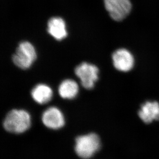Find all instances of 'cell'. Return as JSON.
Wrapping results in <instances>:
<instances>
[{
    "label": "cell",
    "mask_w": 159,
    "mask_h": 159,
    "mask_svg": "<svg viewBox=\"0 0 159 159\" xmlns=\"http://www.w3.org/2000/svg\"><path fill=\"white\" fill-rule=\"evenodd\" d=\"M37 58V53L33 45L29 41H23L18 45L12 56V61L18 68L28 69Z\"/></svg>",
    "instance_id": "obj_3"
},
{
    "label": "cell",
    "mask_w": 159,
    "mask_h": 159,
    "mask_svg": "<svg viewBox=\"0 0 159 159\" xmlns=\"http://www.w3.org/2000/svg\"><path fill=\"white\" fill-rule=\"evenodd\" d=\"M48 32L56 40L65 39L68 35L66 24L63 19L60 17H53L48 22Z\"/></svg>",
    "instance_id": "obj_8"
},
{
    "label": "cell",
    "mask_w": 159,
    "mask_h": 159,
    "mask_svg": "<svg viewBox=\"0 0 159 159\" xmlns=\"http://www.w3.org/2000/svg\"><path fill=\"white\" fill-rule=\"evenodd\" d=\"M42 120L47 127L51 129H60L65 124V117L61 111L55 107H51L43 113Z\"/></svg>",
    "instance_id": "obj_7"
},
{
    "label": "cell",
    "mask_w": 159,
    "mask_h": 159,
    "mask_svg": "<svg viewBox=\"0 0 159 159\" xmlns=\"http://www.w3.org/2000/svg\"><path fill=\"white\" fill-rule=\"evenodd\" d=\"M139 116L143 122L149 124L159 120V104L157 102H147L142 105Z\"/></svg>",
    "instance_id": "obj_9"
},
{
    "label": "cell",
    "mask_w": 159,
    "mask_h": 159,
    "mask_svg": "<svg viewBox=\"0 0 159 159\" xmlns=\"http://www.w3.org/2000/svg\"><path fill=\"white\" fill-rule=\"evenodd\" d=\"M75 73L84 88L91 89L98 79L99 70L96 66L84 62L76 67Z\"/></svg>",
    "instance_id": "obj_4"
},
{
    "label": "cell",
    "mask_w": 159,
    "mask_h": 159,
    "mask_svg": "<svg viewBox=\"0 0 159 159\" xmlns=\"http://www.w3.org/2000/svg\"><path fill=\"white\" fill-rule=\"evenodd\" d=\"M104 5L113 20L121 21L130 12L132 5L130 0H104Z\"/></svg>",
    "instance_id": "obj_5"
},
{
    "label": "cell",
    "mask_w": 159,
    "mask_h": 159,
    "mask_svg": "<svg viewBox=\"0 0 159 159\" xmlns=\"http://www.w3.org/2000/svg\"><path fill=\"white\" fill-rule=\"evenodd\" d=\"M113 64L116 69L120 72H127L132 70L134 59L132 54L125 48L116 50L112 55Z\"/></svg>",
    "instance_id": "obj_6"
},
{
    "label": "cell",
    "mask_w": 159,
    "mask_h": 159,
    "mask_svg": "<svg viewBox=\"0 0 159 159\" xmlns=\"http://www.w3.org/2000/svg\"><path fill=\"white\" fill-rule=\"evenodd\" d=\"M31 125V117L24 110L14 109L9 112L5 119L3 126L8 132L22 134L27 130Z\"/></svg>",
    "instance_id": "obj_1"
},
{
    "label": "cell",
    "mask_w": 159,
    "mask_h": 159,
    "mask_svg": "<svg viewBox=\"0 0 159 159\" xmlns=\"http://www.w3.org/2000/svg\"><path fill=\"white\" fill-rule=\"evenodd\" d=\"M100 147V139L94 133L79 136L75 140V152L82 159L91 158Z\"/></svg>",
    "instance_id": "obj_2"
},
{
    "label": "cell",
    "mask_w": 159,
    "mask_h": 159,
    "mask_svg": "<svg viewBox=\"0 0 159 159\" xmlns=\"http://www.w3.org/2000/svg\"><path fill=\"white\" fill-rule=\"evenodd\" d=\"M78 84L73 80H65L59 86V94L64 99H73L78 94Z\"/></svg>",
    "instance_id": "obj_11"
},
{
    "label": "cell",
    "mask_w": 159,
    "mask_h": 159,
    "mask_svg": "<svg viewBox=\"0 0 159 159\" xmlns=\"http://www.w3.org/2000/svg\"><path fill=\"white\" fill-rule=\"evenodd\" d=\"M53 91L47 84H37L31 92L34 100L38 104L43 105L49 102L53 97Z\"/></svg>",
    "instance_id": "obj_10"
}]
</instances>
